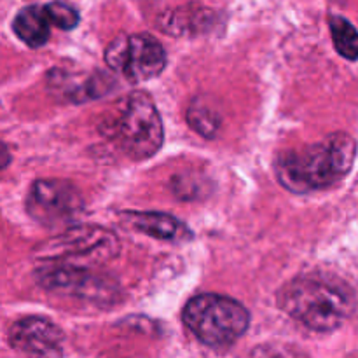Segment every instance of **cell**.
<instances>
[{"label": "cell", "mask_w": 358, "mask_h": 358, "mask_svg": "<svg viewBox=\"0 0 358 358\" xmlns=\"http://www.w3.org/2000/svg\"><path fill=\"white\" fill-rule=\"evenodd\" d=\"M355 157L357 140L348 133L336 131L320 142L280 154L275 164L276 178L294 194L325 191L352 171Z\"/></svg>", "instance_id": "1"}, {"label": "cell", "mask_w": 358, "mask_h": 358, "mask_svg": "<svg viewBox=\"0 0 358 358\" xmlns=\"http://www.w3.org/2000/svg\"><path fill=\"white\" fill-rule=\"evenodd\" d=\"M278 304L290 318L313 332H334L355 313V290L329 273H311L287 283Z\"/></svg>", "instance_id": "2"}, {"label": "cell", "mask_w": 358, "mask_h": 358, "mask_svg": "<svg viewBox=\"0 0 358 358\" xmlns=\"http://www.w3.org/2000/svg\"><path fill=\"white\" fill-rule=\"evenodd\" d=\"M184 324L198 341L212 348H226L247 332L250 313L231 297L199 294L184 308Z\"/></svg>", "instance_id": "3"}, {"label": "cell", "mask_w": 358, "mask_h": 358, "mask_svg": "<svg viewBox=\"0 0 358 358\" xmlns=\"http://www.w3.org/2000/svg\"><path fill=\"white\" fill-rule=\"evenodd\" d=\"M112 136L133 159H149L161 149L164 140L159 110L149 93L135 91L121 105Z\"/></svg>", "instance_id": "4"}, {"label": "cell", "mask_w": 358, "mask_h": 358, "mask_svg": "<svg viewBox=\"0 0 358 358\" xmlns=\"http://www.w3.org/2000/svg\"><path fill=\"white\" fill-rule=\"evenodd\" d=\"M105 62L129 83H143L159 76L166 66V51L149 34L119 35L105 51Z\"/></svg>", "instance_id": "5"}, {"label": "cell", "mask_w": 358, "mask_h": 358, "mask_svg": "<svg viewBox=\"0 0 358 358\" xmlns=\"http://www.w3.org/2000/svg\"><path fill=\"white\" fill-rule=\"evenodd\" d=\"M117 252V240L110 231L98 226H76L49 240L37 252L48 264L77 266L83 261L110 259Z\"/></svg>", "instance_id": "6"}, {"label": "cell", "mask_w": 358, "mask_h": 358, "mask_svg": "<svg viewBox=\"0 0 358 358\" xmlns=\"http://www.w3.org/2000/svg\"><path fill=\"white\" fill-rule=\"evenodd\" d=\"M37 282L45 290L87 303L112 304L119 299V287L86 266L48 264L37 271Z\"/></svg>", "instance_id": "7"}, {"label": "cell", "mask_w": 358, "mask_h": 358, "mask_svg": "<svg viewBox=\"0 0 358 358\" xmlns=\"http://www.w3.org/2000/svg\"><path fill=\"white\" fill-rule=\"evenodd\" d=\"M24 206L31 219L52 227L76 220L84 210V199L79 189L70 182L42 178L31 184Z\"/></svg>", "instance_id": "8"}, {"label": "cell", "mask_w": 358, "mask_h": 358, "mask_svg": "<svg viewBox=\"0 0 358 358\" xmlns=\"http://www.w3.org/2000/svg\"><path fill=\"white\" fill-rule=\"evenodd\" d=\"M9 345L27 358H58L65 334L44 317H24L9 329Z\"/></svg>", "instance_id": "9"}, {"label": "cell", "mask_w": 358, "mask_h": 358, "mask_svg": "<svg viewBox=\"0 0 358 358\" xmlns=\"http://www.w3.org/2000/svg\"><path fill=\"white\" fill-rule=\"evenodd\" d=\"M126 226L138 233L163 241H191L192 231L182 220L163 212H126L122 213Z\"/></svg>", "instance_id": "10"}, {"label": "cell", "mask_w": 358, "mask_h": 358, "mask_svg": "<svg viewBox=\"0 0 358 358\" xmlns=\"http://www.w3.org/2000/svg\"><path fill=\"white\" fill-rule=\"evenodd\" d=\"M13 30L30 48H41L49 38V21L44 6H28L16 14Z\"/></svg>", "instance_id": "11"}, {"label": "cell", "mask_w": 358, "mask_h": 358, "mask_svg": "<svg viewBox=\"0 0 358 358\" xmlns=\"http://www.w3.org/2000/svg\"><path fill=\"white\" fill-rule=\"evenodd\" d=\"M187 122L203 138H213L220 128L219 110L206 98H194L187 110Z\"/></svg>", "instance_id": "12"}, {"label": "cell", "mask_w": 358, "mask_h": 358, "mask_svg": "<svg viewBox=\"0 0 358 358\" xmlns=\"http://www.w3.org/2000/svg\"><path fill=\"white\" fill-rule=\"evenodd\" d=\"M329 27H331L332 41L334 48L343 58L355 62L358 59V30L350 23L346 17L339 14H331L329 17Z\"/></svg>", "instance_id": "13"}, {"label": "cell", "mask_w": 358, "mask_h": 358, "mask_svg": "<svg viewBox=\"0 0 358 358\" xmlns=\"http://www.w3.org/2000/svg\"><path fill=\"white\" fill-rule=\"evenodd\" d=\"M44 13L49 23L58 27L59 30H73L79 23V13L76 7L63 2H51L44 6Z\"/></svg>", "instance_id": "14"}, {"label": "cell", "mask_w": 358, "mask_h": 358, "mask_svg": "<svg viewBox=\"0 0 358 358\" xmlns=\"http://www.w3.org/2000/svg\"><path fill=\"white\" fill-rule=\"evenodd\" d=\"M10 164V152L6 147V143L0 142V170H6Z\"/></svg>", "instance_id": "15"}]
</instances>
